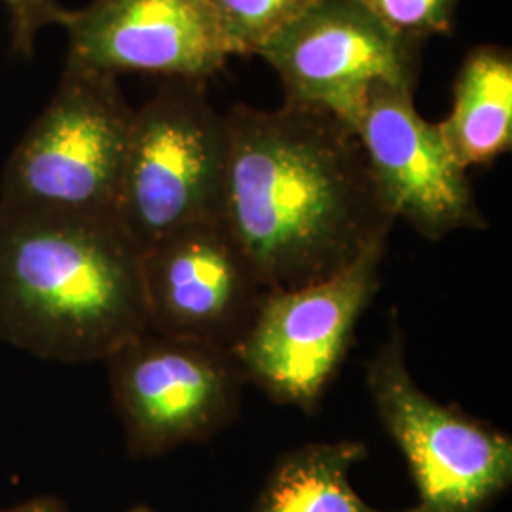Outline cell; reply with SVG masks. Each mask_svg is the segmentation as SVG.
<instances>
[{"label": "cell", "instance_id": "obj_1", "mask_svg": "<svg viewBox=\"0 0 512 512\" xmlns=\"http://www.w3.org/2000/svg\"><path fill=\"white\" fill-rule=\"evenodd\" d=\"M230 156L222 219L264 289H293L346 270L387 241V211L346 122L285 101L226 114Z\"/></svg>", "mask_w": 512, "mask_h": 512}, {"label": "cell", "instance_id": "obj_2", "mask_svg": "<svg viewBox=\"0 0 512 512\" xmlns=\"http://www.w3.org/2000/svg\"><path fill=\"white\" fill-rule=\"evenodd\" d=\"M147 329L141 251L114 217L0 203V342L82 365Z\"/></svg>", "mask_w": 512, "mask_h": 512}, {"label": "cell", "instance_id": "obj_3", "mask_svg": "<svg viewBox=\"0 0 512 512\" xmlns=\"http://www.w3.org/2000/svg\"><path fill=\"white\" fill-rule=\"evenodd\" d=\"M133 118L116 76L65 63L52 99L4 165L0 203L114 217Z\"/></svg>", "mask_w": 512, "mask_h": 512}, {"label": "cell", "instance_id": "obj_4", "mask_svg": "<svg viewBox=\"0 0 512 512\" xmlns=\"http://www.w3.org/2000/svg\"><path fill=\"white\" fill-rule=\"evenodd\" d=\"M228 156V122L205 82L167 80L135 110L114 219L141 253L186 226L222 219Z\"/></svg>", "mask_w": 512, "mask_h": 512}, {"label": "cell", "instance_id": "obj_5", "mask_svg": "<svg viewBox=\"0 0 512 512\" xmlns=\"http://www.w3.org/2000/svg\"><path fill=\"white\" fill-rule=\"evenodd\" d=\"M365 382L416 486L414 512H486L511 488V435L421 389L397 325L366 361Z\"/></svg>", "mask_w": 512, "mask_h": 512}, {"label": "cell", "instance_id": "obj_6", "mask_svg": "<svg viewBox=\"0 0 512 512\" xmlns=\"http://www.w3.org/2000/svg\"><path fill=\"white\" fill-rule=\"evenodd\" d=\"M385 249L387 241H380L346 270L315 283L264 289L247 329L230 349L245 382L274 403L315 412L382 287Z\"/></svg>", "mask_w": 512, "mask_h": 512}, {"label": "cell", "instance_id": "obj_7", "mask_svg": "<svg viewBox=\"0 0 512 512\" xmlns=\"http://www.w3.org/2000/svg\"><path fill=\"white\" fill-rule=\"evenodd\" d=\"M105 363L133 458L200 444L238 418L247 382L230 349L147 329Z\"/></svg>", "mask_w": 512, "mask_h": 512}, {"label": "cell", "instance_id": "obj_8", "mask_svg": "<svg viewBox=\"0 0 512 512\" xmlns=\"http://www.w3.org/2000/svg\"><path fill=\"white\" fill-rule=\"evenodd\" d=\"M420 46L359 0H317L256 55L279 76L285 101L327 110L353 129L372 84L416 88Z\"/></svg>", "mask_w": 512, "mask_h": 512}, {"label": "cell", "instance_id": "obj_9", "mask_svg": "<svg viewBox=\"0 0 512 512\" xmlns=\"http://www.w3.org/2000/svg\"><path fill=\"white\" fill-rule=\"evenodd\" d=\"M416 88L376 82L353 131L387 211L439 241L459 230H488L469 171L458 164L439 124L421 116Z\"/></svg>", "mask_w": 512, "mask_h": 512}, {"label": "cell", "instance_id": "obj_10", "mask_svg": "<svg viewBox=\"0 0 512 512\" xmlns=\"http://www.w3.org/2000/svg\"><path fill=\"white\" fill-rule=\"evenodd\" d=\"M148 329L232 349L264 293L224 219L186 226L141 253Z\"/></svg>", "mask_w": 512, "mask_h": 512}, {"label": "cell", "instance_id": "obj_11", "mask_svg": "<svg viewBox=\"0 0 512 512\" xmlns=\"http://www.w3.org/2000/svg\"><path fill=\"white\" fill-rule=\"evenodd\" d=\"M65 63L99 73L205 82L226 67L228 46L209 0H92L65 8Z\"/></svg>", "mask_w": 512, "mask_h": 512}, {"label": "cell", "instance_id": "obj_12", "mask_svg": "<svg viewBox=\"0 0 512 512\" xmlns=\"http://www.w3.org/2000/svg\"><path fill=\"white\" fill-rule=\"evenodd\" d=\"M439 129L467 171L494 164L511 150V50L482 44L467 54L454 80L452 109Z\"/></svg>", "mask_w": 512, "mask_h": 512}, {"label": "cell", "instance_id": "obj_13", "mask_svg": "<svg viewBox=\"0 0 512 512\" xmlns=\"http://www.w3.org/2000/svg\"><path fill=\"white\" fill-rule=\"evenodd\" d=\"M366 456L359 440L294 448L275 463L249 512H387L368 505L351 484L353 467Z\"/></svg>", "mask_w": 512, "mask_h": 512}, {"label": "cell", "instance_id": "obj_14", "mask_svg": "<svg viewBox=\"0 0 512 512\" xmlns=\"http://www.w3.org/2000/svg\"><path fill=\"white\" fill-rule=\"evenodd\" d=\"M230 55H256L317 0H209Z\"/></svg>", "mask_w": 512, "mask_h": 512}, {"label": "cell", "instance_id": "obj_15", "mask_svg": "<svg viewBox=\"0 0 512 512\" xmlns=\"http://www.w3.org/2000/svg\"><path fill=\"white\" fill-rule=\"evenodd\" d=\"M397 35L421 44L435 35H448L461 0H359Z\"/></svg>", "mask_w": 512, "mask_h": 512}, {"label": "cell", "instance_id": "obj_16", "mask_svg": "<svg viewBox=\"0 0 512 512\" xmlns=\"http://www.w3.org/2000/svg\"><path fill=\"white\" fill-rule=\"evenodd\" d=\"M14 50L23 57H33L38 33L48 25H59L65 8L57 0H4Z\"/></svg>", "mask_w": 512, "mask_h": 512}, {"label": "cell", "instance_id": "obj_17", "mask_svg": "<svg viewBox=\"0 0 512 512\" xmlns=\"http://www.w3.org/2000/svg\"><path fill=\"white\" fill-rule=\"evenodd\" d=\"M0 512H69L67 505L54 495H38L18 505L4 507Z\"/></svg>", "mask_w": 512, "mask_h": 512}, {"label": "cell", "instance_id": "obj_18", "mask_svg": "<svg viewBox=\"0 0 512 512\" xmlns=\"http://www.w3.org/2000/svg\"><path fill=\"white\" fill-rule=\"evenodd\" d=\"M128 512H156L152 511L150 507H147V505H137V507H133V509H129Z\"/></svg>", "mask_w": 512, "mask_h": 512}]
</instances>
